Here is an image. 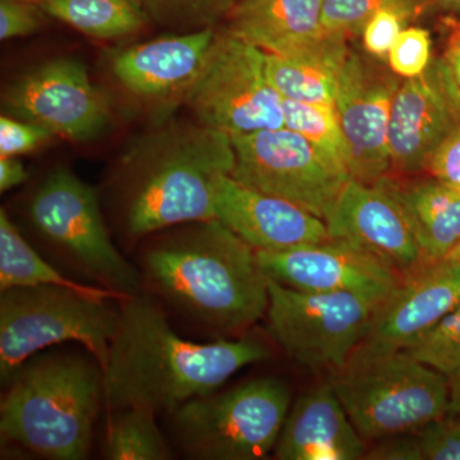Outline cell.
Masks as SVG:
<instances>
[{
  "instance_id": "cell-5",
  "label": "cell",
  "mask_w": 460,
  "mask_h": 460,
  "mask_svg": "<svg viewBox=\"0 0 460 460\" xmlns=\"http://www.w3.org/2000/svg\"><path fill=\"white\" fill-rule=\"evenodd\" d=\"M330 385L365 441L411 434L449 411L450 381L405 350L357 349Z\"/></svg>"
},
{
  "instance_id": "cell-21",
  "label": "cell",
  "mask_w": 460,
  "mask_h": 460,
  "mask_svg": "<svg viewBox=\"0 0 460 460\" xmlns=\"http://www.w3.org/2000/svg\"><path fill=\"white\" fill-rule=\"evenodd\" d=\"M348 54L347 36L323 30L284 53H266V75L283 99L334 105Z\"/></svg>"
},
{
  "instance_id": "cell-25",
  "label": "cell",
  "mask_w": 460,
  "mask_h": 460,
  "mask_svg": "<svg viewBox=\"0 0 460 460\" xmlns=\"http://www.w3.org/2000/svg\"><path fill=\"white\" fill-rule=\"evenodd\" d=\"M58 286L71 288L78 292L100 298L126 299L129 296L113 289L84 286L69 279L54 269L49 262L21 235L9 219L4 208L0 211V290L17 287Z\"/></svg>"
},
{
  "instance_id": "cell-16",
  "label": "cell",
  "mask_w": 460,
  "mask_h": 460,
  "mask_svg": "<svg viewBox=\"0 0 460 460\" xmlns=\"http://www.w3.org/2000/svg\"><path fill=\"white\" fill-rule=\"evenodd\" d=\"M460 305V266L449 259L425 261L402 275L378 305L358 349L381 353L405 350Z\"/></svg>"
},
{
  "instance_id": "cell-9",
  "label": "cell",
  "mask_w": 460,
  "mask_h": 460,
  "mask_svg": "<svg viewBox=\"0 0 460 460\" xmlns=\"http://www.w3.org/2000/svg\"><path fill=\"white\" fill-rule=\"evenodd\" d=\"M378 302L353 293L293 289L269 278L268 323L290 358L337 371L365 341Z\"/></svg>"
},
{
  "instance_id": "cell-34",
  "label": "cell",
  "mask_w": 460,
  "mask_h": 460,
  "mask_svg": "<svg viewBox=\"0 0 460 460\" xmlns=\"http://www.w3.org/2000/svg\"><path fill=\"white\" fill-rule=\"evenodd\" d=\"M45 12L38 3L0 0V40L25 38L41 29Z\"/></svg>"
},
{
  "instance_id": "cell-36",
  "label": "cell",
  "mask_w": 460,
  "mask_h": 460,
  "mask_svg": "<svg viewBox=\"0 0 460 460\" xmlns=\"http://www.w3.org/2000/svg\"><path fill=\"white\" fill-rule=\"evenodd\" d=\"M428 169L436 180L460 189V127L435 151Z\"/></svg>"
},
{
  "instance_id": "cell-14",
  "label": "cell",
  "mask_w": 460,
  "mask_h": 460,
  "mask_svg": "<svg viewBox=\"0 0 460 460\" xmlns=\"http://www.w3.org/2000/svg\"><path fill=\"white\" fill-rule=\"evenodd\" d=\"M257 259L265 274L283 286L305 292L353 293L378 304L402 277L374 253L344 239L280 252L257 251Z\"/></svg>"
},
{
  "instance_id": "cell-30",
  "label": "cell",
  "mask_w": 460,
  "mask_h": 460,
  "mask_svg": "<svg viewBox=\"0 0 460 460\" xmlns=\"http://www.w3.org/2000/svg\"><path fill=\"white\" fill-rule=\"evenodd\" d=\"M405 352L452 378L460 372V305Z\"/></svg>"
},
{
  "instance_id": "cell-22",
  "label": "cell",
  "mask_w": 460,
  "mask_h": 460,
  "mask_svg": "<svg viewBox=\"0 0 460 460\" xmlns=\"http://www.w3.org/2000/svg\"><path fill=\"white\" fill-rule=\"evenodd\" d=\"M323 0H238L226 31L268 54H281L323 32Z\"/></svg>"
},
{
  "instance_id": "cell-31",
  "label": "cell",
  "mask_w": 460,
  "mask_h": 460,
  "mask_svg": "<svg viewBox=\"0 0 460 460\" xmlns=\"http://www.w3.org/2000/svg\"><path fill=\"white\" fill-rule=\"evenodd\" d=\"M389 66L401 77H416L431 63V38L426 30L410 27L399 33L387 54Z\"/></svg>"
},
{
  "instance_id": "cell-1",
  "label": "cell",
  "mask_w": 460,
  "mask_h": 460,
  "mask_svg": "<svg viewBox=\"0 0 460 460\" xmlns=\"http://www.w3.org/2000/svg\"><path fill=\"white\" fill-rule=\"evenodd\" d=\"M269 357L268 345L252 338L208 344L184 341L154 302L129 296L102 371L104 401L114 411L144 408L172 414Z\"/></svg>"
},
{
  "instance_id": "cell-8",
  "label": "cell",
  "mask_w": 460,
  "mask_h": 460,
  "mask_svg": "<svg viewBox=\"0 0 460 460\" xmlns=\"http://www.w3.org/2000/svg\"><path fill=\"white\" fill-rule=\"evenodd\" d=\"M184 102L199 123L230 136L277 129L284 124L283 98L266 75V53L222 30Z\"/></svg>"
},
{
  "instance_id": "cell-10",
  "label": "cell",
  "mask_w": 460,
  "mask_h": 460,
  "mask_svg": "<svg viewBox=\"0 0 460 460\" xmlns=\"http://www.w3.org/2000/svg\"><path fill=\"white\" fill-rule=\"evenodd\" d=\"M30 214L39 232L87 274L123 295H137L140 274L109 237L95 190L74 172H51L36 190Z\"/></svg>"
},
{
  "instance_id": "cell-38",
  "label": "cell",
  "mask_w": 460,
  "mask_h": 460,
  "mask_svg": "<svg viewBox=\"0 0 460 460\" xmlns=\"http://www.w3.org/2000/svg\"><path fill=\"white\" fill-rule=\"evenodd\" d=\"M25 166L17 159V157H0V190H7L20 186L27 181Z\"/></svg>"
},
{
  "instance_id": "cell-45",
  "label": "cell",
  "mask_w": 460,
  "mask_h": 460,
  "mask_svg": "<svg viewBox=\"0 0 460 460\" xmlns=\"http://www.w3.org/2000/svg\"><path fill=\"white\" fill-rule=\"evenodd\" d=\"M237 2H238V0H235V3H237Z\"/></svg>"
},
{
  "instance_id": "cell-43",
  "label": "cell",
  "mask_w": 460,
  "mask_h": 460,
  "mask_svg": "<svg viewBox=\"0 0 460 460\" xmlns=\"http://www.w3.org/2000/svg\"><path fill=\"white\" fill-rule=\"evenodd\" d=\"M25 2L38 3V4H39V3L41 2V0H25Z\"/></svg>"
},
{
  "instance_id": "cell-37",
  "label": "cell",
  "mask_w": 460,
  "mask_h": 460,
  "mask_svg": "<svg viewBox=\"0 0 460 460\" xmlns=\"http://www.w3.org/2000/svg\"><path fill=\"white\" fill-rule=\"evenodd\" d=\"M365 459L423 460L414 432L381 438L377 445L366 452Z\"/></svg>"
},
{
  "instance_id": "cell-2",
  "label": "cell",
  "mask_w": 460,
  "mask_h": 460,
  "mask_svg": "<svg viewBox=\"0 0 460 460\" xmlns=\"http://www.w3.org/2000/svg\"><path fill=\"white\" fill-rule=\"evenodd\" d=\"M148 280L206 328L239 332L269 307V277L257 251L217 219L196 223L145 253Z\"/></svg>"
},
{
  "instance_id": "cell-28",
  "label": "cell",
  "mask_w": 460,
  "mask_h": 460,
  "mask_svg": "<svg viewBox=\"0 0 460 460\" xmlns=\"http://www.w3.org/2000/svg\"><path fill=\"white\" fill-rule=\"evenodd\" d=\"M432 0H323V27L341 35H358L377 12L394 9L408 18L422 13Z\"/></svg>"
},
{
  "instance_id": "cell-17",
  "label": "cell",
  "mask_w": 460,
  "mask_h": 460,
  "mask_svg": "<svg viewBox=\"0 0 460 460\" xmlns=\"http://www.w3.org/2000/svg\"><path fill=\"white\" fill-rule=\"evenodd\" d=\"M323 222L330 238L365 248L399 274L426 261L402 206L380 181H348Z\"/></svg>"
},
{
  "instance_id": "cell-20",
  "label": "cell",
  "mask_w": 460,
  "mask_h": 460,
  "mask_svg": "<svg viewBox=\"0 0 460 460\" xmlns=\"http://www.w3.org/2000/svg\"><path fill=\"white\" fill-rule=\"evenodd\" d=\"M365 456V440L330 383L296 402L275 447V458L280 460H358Z\"/></svg>"
},
{
  "instance_id": "cell-40",
  "label": "cell",
  "mask_w": 460,
  "mask_h": 460,
  "mask_svg": "<svg viewBox=\"0 0 460 460\" xmlns=\"http://www.w3.org/2000/svg\"><path fill=\"white\" fill-rule=\"evenodd\" d=\"M450 380V408L449 411L460 413V372Z\"/></svg>"
},
{
  "instance_id": "cell-3",
  "label": "cell",
  "mask_w": 460,
  "mask_h": 460,
  "mask_svg": "<svg viewBox=\"0 0 460 460\" xmlns=\"http://www.w3.org/2000/svg\"><path fill=\"white\" fill-rule=\"evenodd\" d=\"M156 136L126 165L124 219L135 237L217 219V187L234 171V147L226 133L181 123Z\"/></svg>"
},
{
  "instance_id": "cell-13",
  "label": "cell",
  "mask_w": 460,
  "mask_h": 460,
  "mask_svg": "<svg viewBox=\"0 0 460 460\" xmlns=\"http://www.w3.org/2000/svg\"><path fill=\"white\" fill-rule=\"evenodd\" d=\"M399 86L392 68L349 50L334 105L349 153L350 180L376 183L392 168L389 124Z\"/></svg>"
},
{
  "instance_id": "cell-26",
  "label": "cell",
  "mask_w": 460,
  "mask_h": 460,
  "mask_svg": "<svg viewBox=\"0 0 460 460\" xmlns=\"http://www.w3.org/2000/svg\"><path fill=\"white\" fill-rule=\"evenodd\" d=\"M156 413L144 408L117 411L105 438V458L111 460H166L172 458Z\"/></svg>"
},
{
  "instance_id": "cell-19",
  "label": "cell",
  "mask_w": 460,
  "mask_h": 460,
  "mask_svg": "<svg viewBox=\"0 0 460 460\" xmlns=\"http://www.w3.org/2000/svg\"><path fill=\"white\" fill-rule=\"evenodd\" d=\"M215 36V27H208L135 45L115 56L114 77L127 93L146 102L183 99L201 72Z\"/></svg>"
},
{
  "instance_id": "cell-18",
  "label": "cell",
  "mask_w": 460,
  "mask_h": 460,
  "mask_svg": "<svg viewBox=\"0 0 460 460\" xmlns=\"http://www.w3.org/2000/svg\"><path fill=\"white\" fill-rule=\"evenodd\" d=\"M217 219L256 251L280 252L330 239L321 217L287 199L223 178L215 199Z\"/></svg>"
},
{
  "instance_id": "cell-42",
  "label": "cell",
  "mask_w": 460,
  "mask_h": 460,
  "mask_svg": "<svg viewBox=\"0 0 460 460\" xmlns=\"http://www.w3.org/2000/svg\"><path fill=\"white\" fill-rule=\"evenodd\" d=\"M447 259L460 266V244L453 251L452 253H450L449 256H447Z\"/></svg>"
},
{
  "instance_id": "cell-44",
  "label": "cell",
  "mask_w": 460,
  "mask_h": 460,
  "mask_svg": "<svg viewBox=\"0 0 460 460\" xmlns=\"http://www.w3.org/2000/svg\"><path fill=\"white\" fill-rule=\"evenodd\" d=\"M458 99H459V104H460V91L458 89Z\"/></svg>"
},
{
  "instance_id": "cell-41",
  "label": "cell",
  "mask_w": 460,
  "mask_h": 460,
  "mask_svg": "<svg viewBox=\"0 0 460 460\" xmlns=\"http://www.w3.org/2000/svg\"><path fill=\"white\" fill-rule=\"evenodd\" d=\"M432 2L445 9L460 13V0H432Z\"/></svg>"
},
{
  "instance_id": "cell-32",
  "label": "cell",
  "mask_w": 460,
  "mask_h": 460,
  "mask_svg": "<svg viewBox=\"0 0 460 460\" xmlns=\"http://www.w3.org/2000/svg\"><path fill=\"white\" fill-rule=\"evenodd\" d=\"M414 434L423 460H460V413L447 411Z\"/></svg>"
},
{
  "instance_id": "cell-15",
  "label": "cell",
  "mask_w": 460,
  "mask_h": 460,
  "mask_svg": "<svg viewBox=\"0 0 460 460\" xmlns=\"http://www.w3.org/2000/svg\"><path fill=\"white\" fill-rule=\"evenodd\" d=\"M458 127V86L444 59H432L423 74L405 78L396 91L389 124L392 168L428 169L435 151Z\"/></svg>"
},
{
  "instance_id": "cell-23",
  "label": "cell",
  "mask_w": 460,
  "mask_h": 460,
  "mask_svg": "<svg viewBox=\"0 0 460 460\" xmlns=\"http://www.w3.org/2000/svg\"><path fill=\"white\" fill-rule=\"evenodd\" d=\"M384 187L402 206L426 261H440L460 244V189L438 180L398 183L385 177Z\"/></svg>"
},
{
  "instance_id": "cell-7",
  "label": "cell",
  "mask_w": 460,
  "mask_h": 460,
  "mask_svg": "<svg viewBox=\"0 0 460 460\" xmlns=\"http://www.w3.org/2000/svg\"><path fill=\"white\" fill-rule=\"evenodd\" d=\"M290 398L289 386L274 377L199 396L172 413L175 435L193 458L262 459L277 447Z\"/></svg>"
},
{
  "instance_id": "cell-27",
  "label": "cell",
  "mask_w": 460,
  "mask_h": 460,
  "mask_svg": "<svg viewBox=\"0 0 460 460\" xmlns=\"http://www.w3.org/2000/svg\"><path fill=\"white\" fill-rule=\"evenodd\" d=\"M284 124L304 136L338 171L349 175V153L335 105L283 99Z\"/></svg>"
},
{
  "instance_id": "cell-12",
  "label": "cell",
  "mask_w": 460,
  "mask_h": 460,
  "mask_svg": "<svg viewBox=\"0 0 460 460\" xmlns=\"http://www.w3.org/2000/svg\"><path fill=\"white\" fill-rule=\"evenodd\" d=\"M7 115L72 142H91L108 129L109 98L75 58H56L27 72L3 95Z\"/></svg>"
},
{
  "instance_id": "cell-33",
  "label": "cell",
  "mask_w": 460,
  "mask_h": 460,
  "mask_svg": "<svg viewBox=\"0 0 460 460\" xmlns=\"http://www.w3.org/2000/svg\"><path fill=\"white\" fill-rule=\"evenodd\" d=\"M54 137L38 124L3 114L0 118V157H18L32 153Z\"/></svg>"
},
{
  "instance_id": "cell-24",
  "label": "cell",
  "mask_w": 460,
  "mask_h": 460,
  "mask_svg": "<svg viewBox=\"0 0 460 460\" xmlns=\"http://www.w3.org/2000/svg\"><path fill=\"white\" fill-rule=\"evenodd\" d=\"M47 16L95 40H120L151 23L142 0H41Z\"/></svg>"
},
{
  "instance_id": "cell-4",
  "label": "cell",
  "mask_w": 460,
  "mask_h": 460,
  "mask_svg": "<svg viewBox=\"0 0 460 460\" xmlns=\"http://www.w3.org/2000/svg\"><path fill=\"white\" fill-rule=\"evenodd\" d=\"M0 405L3 438L42 458L89 456L104 401V372L75 354L31 357L8 380Z\"/></svg>"
},
{
  "instance_id": "cell-39",
  "label": "cell",
  "mask_w": 460,
  "mask_h": 460,
  "mask_svg": "<svg viewBox=\"0 0 460 460\" xmlns=\"http://www.w3.org/2000/svg\"><path fill=\"white\" fill-rule=\"evenodd\" d=\"M444 62L452 75L454 83L460 91V23L454 29L447 40L445 50Z\"/></svg>"
},
{
  "instance_id": "cell-11",
  "label": "cell",
  "mask_w": 460,
  "mask_h": 460,
  "mask_svg": "<svg viewBox=\"0 0 460 460\" xmlns=\"http://www.w3.org/2000/svg\"><path fill=\"white\" fill-rule=\"evenodd\" d=\"M232 141L235 181L301 206L323 220L350 180L323 159L304 136L287 127L237 136Z\"/></svg>"
},
{
  "instance_id": "cell-6",
  "label": "cell",
  "mask_w": 460,
  "mask_h": 460,
  "mask_svg": "<svg viewBox=\"0 0 460 460\" xmlns=\"http://www.w3.org/2000/svg\"><path fill=\"white\" fill-rule=\"evenodd\" d=\"M119 321L107 299L58 286L0 290V376L50 345L77 341L104 371Z\"/></svg>"
},
{
  "instance_id": "cell-29",
  "label": "cell",
  "mask_w": 460,
  "mask_h": 460,
  "mask_svg": "<svg viewBox=\"0 0 460 460\" xmlns=\"http://www.w3.org/2000/svg\"><path fill=\"white\" fill-rule=\"evenodd\" d=\"M151 22L171 32L215 27L228 16L235 0H142Z\"/></svg>"
},
{
  "instance_id": "cell-35",
  "label": "cell",
  "mask_w": 460,
  "mask_h": 460,
  "mask_svg": "<svg viewBox=\"0 0 460 460\" xmlns=\"http://www.w3.org/2000/svg\"><path fill=\"white\" fill-rule=\"evenodd\" d=\"M410 18L394 9L377 12L363 29V44L374 57H385Z\"/></svg>"
}]
</instances>
